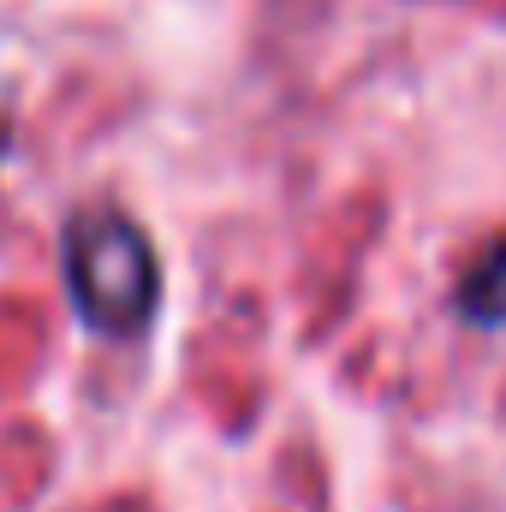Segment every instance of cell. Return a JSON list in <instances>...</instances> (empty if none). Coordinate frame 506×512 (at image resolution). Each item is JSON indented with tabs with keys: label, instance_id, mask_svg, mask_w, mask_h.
Here are the masks:
<instances>
[{
	"label": "cell",
	"instance_id": "obj_1",
	"mask_svg": "<svg viewBox=\"0 0 506 512\" xmlns=\"http://www.w3.org/2000/svg\"><path fill=\"white\" fill-rule=\"evenodd\" d=\"M60 268L78 316L108 334V340H137L155 322L161 304V262L149 233L126 221L120 209H78L60 233Z\"/></svg>",
	"mask_w": 506,
	"mask_h": 512
},
{
	"label": "cell",
	"instance_id": "obj_2",
	"mask_svg": "<svg viewBox=\"0 0 506 512\" xmlns=\"http://www.w3.org/2000/svg\"><path fill=\"white\" fill-rule=\"evenodd\" d=\"M459 316L489 334H506V245H495L459 280Z\"/></svg>",
	"mask_w": 506,
	"mask_h": 512
}]
</instances>
